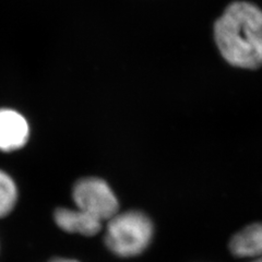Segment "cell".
<instances>
[{
  "label": "cell",
  "instance_id": "obj_7",
  "mask_svg": "<svg viewBox=\"0 0 262 262\" xmlns=\"http://www.w3.org/2000/svg\"><path fill=\"white\" fill-rule=\"evenodd\" d=\"M18 200V189L13 179L0 170V217L9 214Z\"/></svg>",
  "mask_w": 262,
  "mask_h": 262
},
{
  "label": "cell",
  "instance_id": "obj_5",
  "mask_svg": "<svg viewBox=\"0 0 262 262\" xmlns=\"http://www.w3.org/2000/svg\"><path fill=\"white\" fill-rule=\"evenodd\" d=\"M56 224L67 233L94 236L101 232L103 222L80 209L59 208L54 213Z\"/></svg>",
  "mask_w": 262,
  "mask_h": 262
},
{
  "label": "cell",
  "instance_id": "obj_1",
  "mask_svg": "<svg viewBox=\"0 0 262 262\" xmlns=\"http://www.w3.org/2000/svg\"><path fill=\"white\" fill-rule=\"evenodd\" d=\"M216 45L224 59L238 68L262 64V10L250 3H234L214 26Z\"/></svg>",
  "mask_w": 262,
  "mask_h": 262
},
{
  "label": "cell",
  "instance_id": "obj_4",
  "mask_svg": "<svg viewBox=\"0 0 262 262\" xmlns=\"http://www.w3.org/2000/svg\"><path fill=\"white\" fill-rule=\"evenodd\" d=\"M29 124L21 114L12 110H0V150L13 151L26 145Z\"/></svg>",
  "mask_w": 262,
  "mask_h": 262
},
{
  "label": "cell",
  "instance_id": "obj_8",
  "mask_svg": "<svg viewBox=\"0 0 262 262\" xmlns=\"http://www.w3.org/2000/svg\"><path fill=\"white\" fill-rule=\"evenodd\" d=\"M49 262H79L77 260H73V259H66V258H56V259H53Z\"/></svg>",
  "mask_w": 262,
  "mask_h": 262
},
{
  "label": "cell",
  "instance_id": "obj_2",
  "mask_svg": "<svg viewBox=\"0 0 262 262\" xmlns=\"http://www.w3.org/2000/svg\"><path fill=\"white\" fill-rule=\"evenodd\" d=\"M154 227L150 217L140 211L117 213L107 221L105 244L115 255L139 256L149 247Z\"/></svg>",
  "mask_w": 262,
  "mask_h": 262
},
{
  "label": "cell",
  "instance_id": "obj_9",
  "mask_svg": "<svg viewBox=\"0 0 262 262\" xmlns=\"http://www.w3.org/2000/svg\"><path fill=\"white\" fill-rule=\"evenodd\" d=\"M251 262H262V258H259V259H255V260L251 261Z\"/></svg>",
  "mask_w": 262,
  "mask_h": 262
},
{
  "label": "cell",
  "instance_id": "obj_3",
  "mask_svg": "<svg viewBox=\"0 0 262 262\" xmlns=\"http://www.w3.org/2000/svg\"><path fill=\"white\" fill-rule=\"evenodd\" d=\"M72 198L78 209L88 212L102 222L111 220L118 213L117 196L105 180L97 177H85L76 183Z\"/></svg>",
  "mask_w": 262,
  "mask_h": 262
},
{
  "label": "cell",
  "instance_id": "obj_6",
  "mask_svg": "<svg viewBox=\"0 0 262 262\" xmlns=\"http://www.w3.org/2000/svg\"><path fill=\"white\" fill-rule=\"evenodd\" d=\"M229 250L238 258H262V222L252 223L236 233L229 242Z\"/></svg>",
  "mask_w": 262,
  "mask_h": 262
}]
</instances>
